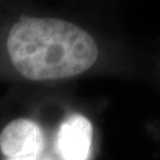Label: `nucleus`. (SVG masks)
<instances>
[{
	"mask_svg": "<svg viewBox=\"0 0 160 160\" xmlns=\"http://www.w3.org/2000/svg\"><path fill=\"white\" fill-rule=\"evenodd\" d=\"M6 45L13 67L30 81L74 77L89 70L98 56L90 34L57 18H22L10 30Z\"/></svg>",
	"mask_w": 160,
	"mask_h": 160,
	"instance_id": "1",
	"label": "nucleus"
},
{
	"mask_svg": "<svg viewBox=\"0 0 160 160\" xmlns=\"http://www.w3.org/2000/svg\"><path fill=\"white\" fill-rule=\"evenodd\" d=\"M45 145L40 126L30 119H16L0 133V151L8 158L43 153Z\"/></svg>",
	"mask_w": 160,
	"mask_h": 160,
	"instance_id": "2",
	"label": "nucleus"
},
{
	"mask_svg": "<svg viewBox=\"0 0 160 160\" xmlns=\"http://www.w3.org/2000/svg\"><path fill=\"white\" fill-rule=\"evenodd\" d=\"M92 143V126L86 116L74 114L61 123L57 149L63 160H88Z\"/></svg>",
	"mask_w": 160,
	"mask_h": 160,
	"instance_id": "3",
	"label": "nucleus"
},
{
	"mask_svg": "<svg viewBox=\"0 0 160 160\" xmlns=\"http://www.w3.org/2000/svg\"><path fill=\"white\" fill-rule=\"evenodd\" d=\"M6 160H52L51 158L46 157V155L38 154V155H26V157H18V158H8Z\"/></svg>",
	"mask_w": 160,
	"mask_h": 160,
	"instance_id": "4",
	"label": "nucleus"
}]
</instances>
